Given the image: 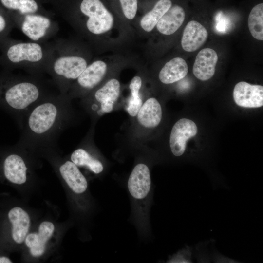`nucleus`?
Masks as SVG:
<instances>
[{"label": "nucleus", "instance_id": "7ed1b4c3", "mask_svg": "<svg viewBox=\"0 0 263 263\" xmlns=\"http://www.w3.org/2000/svg\"><path fill=\"white\" fill-rule=\"evenodd\" d=\"M0 213V243L21 244L29 232L30 217L19 206H12Z\"/></svg>", "mask_w": 263, "mask_h": 263}, {"label": "nucleus", "instance_id": "1a4fd4ad", "mask_svg": "<svg viewBox=\"0 0 263 263\" xmlns=\"http://www.w3.org/2000/svg\"><path fill=\"white\" fill-rule=\"evenodd\" d=\"M127 187L134 199L143 200L147 198L151 188L150 171L147 165L139 163L134 167L129 177Z\"/></svg>", "mask_w": 263, "mask_h": 263}, {"label": "nucleus", "instance_id": "b1692460", "mask_svg": "<svg viewBox=\"0 0 263 263\" xmlns=\"http://www.w3.org/2000/svg\"><path fill=\"white\" fill-rule=\"evenodd\" d=\"M2 4L7 8L18 10L21 14L35 13L38 5L35 0H0Z\"/></svg>", "mask_w": 263, "mask_h": 263}, {"label": "nucleus", "instance_id": "aec40b11", "mask_svg": "<svg viewBox=\"0 0 263 263\" xmlns=\"http://www.w3.org/2000/svg\"><path fill=\"white\" fill-rule=\"evenodd\" d=\"M70 160L77 167L86 168L96 174L101 173L103 170L102 163L83 147L75 150L70 156Z\"/></svg>", "mask_w": 263, "mask_h": 263}, {"label": "nucleus", "instance_id": "f03ea898", "mask_svg": "<svg viewBox=\"0 0 263 263\" xmlns=\"http://www.w3.org/2000/svg\"><path fill=\"white\" fill-rule=\"evenodd\" d=\"M29 150L19 146L4 153L0 158V179L15 185L27 182L32 174L31 156Z\"/></svg>", "mask_w": 263, "mask_h": 263}, {"label": "nucleus", "instance_id": "423d86ee", "mask_svg": "<svg viewBox=\"0 0 263 263\" xmlns=\"http://www.w3.org/2000/svg\"><path fill=\"white\" fill-rule=\"evenodd\" d=\"M56 150L45 153L43 155L54 163L61 178L69 188L76 194L85 192L88 188V182L78 167L71 160H61L56 154Z\"/></svg>", "mask_w": 263, "mask_h": 263}, {"label": "nucleus", "instance_id": "a211bd4d", "mask_svg": "<svg viewBox=\"0 0 263 263\" xmlns=\"http://www.w3.org/2000/svg\"><path fill=\"white\" fill-rule=\"evenodd\" d=\"M137 120L140 125L149 128L157 126L162 116L161 106L156 99H148L142 104L137 114Z\"/></svg>", "mask_w": 263, "mask_h": 263}, {"label": "nucleus", "instance_id": "5701e85b", "mask_svg": "<svg viewBox=\"0 0 263 263\" xmlns=\"http://www.w3.org/2000/svg\"><path fill=\"white\" fill-rule=\"evenodd\" d=\"M141 86L142 79L138 76H134L129 85L131 96L128 102L127 110L128 113L132 117L137 115L143 104L142 100L139 95V91Z\"/></svg>", "mask_w": 263, "mask_h": 263}, {"label": "nucleus", "instance_id": "2eb2a0df", "mask_svg": "<svg viewBox=\"0 0 263 263\" xmlns=\"http://www.w3.org/2000/svg\"><path fill=\"white\" fill-rule=\"evenodd\" d=\"M107 69L106 63L96 60L87 65L77 78L78 86L82 89L89 90L94 88L102 80Z\"/></svg>", "mask_w": 263, "mask_h": 263}, {"label": "nucleus", "instance_id": "6e6552de", "mask_svg": "<svg viewBox=\"0 0 263 263\" xmlns=\"http://www.w3.org/2000/svg\"><path fill=\"white\" fill-rule=\"evenodd\" d=\"M198 132L196 124L191 120L182 118L174 125L171 131L169 145L172 154L176 157L183 155L187 142Z\"/></svg>", "mask_w": 263, "mask_h": 263}, {"label": "nucleus", "instance_id": "412c9836", "mask_svg": "<svg viewBox=\"0 0 263 263\" xmlns=\"http://www.w3.org/2000/svg\"><path fill=\"white\" fill-rule=\"evenodd\" d=\"M170 0H160L151 10L146 13L141 19L140 24L143 30L151 31L163 15L171 6Z\"/></svg>", "mask_w": 263, "mask_h": 263}, {"label": "nucleus", "instance_id": "0eeeda50", "mask_svg": "<svg viewBox=\"0 0 263 263\" xmlns=\"http://www.w3.org/2000/svg\"><path fill=\"white\" fill-rule=\"evenodd\" d=\"M44 52L42 46L37 42H20L11 46L7 52V57L13 63L27 64L33 67L41 63Z\"/></svg>", "mask_w": 263, "mask_h": 263}, {"label": "nucleus", "instance_id": "39448f33", "mask_svg": "<svg viewBox=\"0 0 263 263\" xmlns=\"http://www.w3.org/2000/svg\"><path fill=\"white\" fill-rule=\"evenodd\" d=\"M80 9L88 17L86 24L90 33L100 35L112 28L113 17L100 0H83Z\"/></svg>", "mask_w": 263, "mask_h": 263}, {"label": "nucleus", "instance_id": "f257e3e1", "mask_svg": "<svg viewBox=\"0 0 263 263\" xmlns=\"http://www.w3.org/2000/svg\"><path fill=\"white\" fill-rule=\"evenodd\" d=\"M70 113L65 94H54L43 99L25 116L17 145L42 155L56 150L57 141L69 123Z\"/></svg>", "mask_w": 263, "mask_h": 263}, {"label": "nucleus", "instance_id": "4be33fe9", "mask_svg": "<svg viewBox=\"0 0 263 263\" xmlns=\"http://www.w3.org/2000/svg\"><path fill=\"white\" fill-rule=\"evenodd\" d=\"M248 26L254 38L263 40V3H259L252 9L248 16Z\"/></svg>", "mask_w": 263, "mask_h": 263}, {"label": "nucleus", "instance_id": "a878e982", "mask_svg": "<svg viewBox=\"0 0 263 263\" xmlns=\"http://www.w3.org/2000/svg\"><path fill=\"white\" fill-rule=\"evenodd\" d=\"M169 261L170 263H192L191 248L186 246L185 248L179 251Z\"/></svg>", "mask_w": 263, "mask_h": 263}, {"label": "nucleus", "instance_id": "ddd939ff", "mask_svg": "<svg viewBox=\"0 0 263 263\" xmlns=\"http://www.w3.org/2000/svg\"><path fill=\"white\" fill-rule=\"evenodd\" d=\"M208 32L206 28L196 20H191L186 25L181 39L183 49L192 52L199 49L207 41Z\"/></svg>", "mask_w": 263, "mask_h": 263}, {"label": "nucleus", "instance_id": "cd10ccee", "mask_svg": "<svg viewBox=\"0 0 263 263\" xmlns=\"http://www.w3.org/2000/svg\"><path fill=\"white\" fill-rule=\"evenodd\" d=\"M6 27V21L4 18L0 15V32H2Z\"/></svg>", "mask_w": 263, "mask_h": 263}, {"label": "nucleus", "instance_id": "9d476101", "mask_svg": "<svg viewBox=\"0 0 263 263\" xmlns=\"http://www.w3.org/2000/svg\"><path fill=\"white\" fill-rule=\"evenodd\" d=\"M55 230L53 223L44 221L39 224L37 231L28 234L24 243L32 257L38 258L44 254L47 244Z\"/></svg>", "mask_w": 263, "mask_h": 263}, {"label": "nucleus", "instance_id": "20e7f679", "mask_svg": "<svg viewBox=\"0 0 263 263\" xmlns=\"http://www.w3.org/2000/svg\"><path fill=\"white\" fill-rule=\"evenodd\" d=\"M87 66L83 57L75 56H63L56 58L52 64L47 68L60 91L65 94L69 82L77 79Z\"/></svg>", "mask_w": 263, "mask_h": 263}, {"label": "nucleus", "instance_id": "9b49d317", "mask_svg": "<svg viewBox=\"0 0 263 263\" xmlns=\"http://www.w3.org/2000/svg\"><path fill=\"white\" fill-rule=\"evenodd\" d=\"M233 96L234 102L240 107H261L263 105V86L240 82L234 88Z\"/></svg>", "mask_w": 263, "mask_h": 263}, {"label": "nucleus", "instance_id": "bb28decb", "mask_svg": "<svg viewBox=\"0 0 263 263\" xmlns=\"http://www.w3.org/2000/svg\"><path fill=\"white\" fill-rule=\"evenodd\" d=\"M1 253H0V263H11L13 262L9 257Z\"/></svg>", "mask_w": 263, "mask_h": 263}, {"label": "nucleus", "instance_id": "f3484780", "mask_svg": "<svg viewBox=\"0 0 263 263\" xmlns=\"http://www.w3.org/2000/svg\"><path fill=\"white\" fill-rule=\"evenodd\" d=\"M120 89L119 81L112 78L95 92L94 98L100 103L103 112L109 113L112 111L114 103L119 96Z\"/></svg>", "mask_w": 263, "mask_h": 263}, {"label": "nucleus", "instance_id": "f8f14e48", "mask_svg": "<svg viewBox=\"0 0 263 263\" xmlns=\"http://www.w3.org/2000/svg\"><path fill=\"white\" fill-rule=\"evenodd\" d=\"M218 60V55L213 49L206 48L201 50L193 64V75L201 81L210 79L214 75Z\"/></svg>", "mask_w": 263, "mask_h": 263}, {"label": "nucleus", "instance_id": "dca6fc26", "mask_svg": "<svg viewBox=\"0 0 263 263\" xmlns=\"http://www.w3.org/2000/svg\"><path fill=\"white\" fill-rule=\"evenodd\" d=\"M185 18V12L181 6L171 5L157 22L156 28L163 35L173 34L181 26Z\"/></svg>", "mask_w": 263, "mask_h": 263}, {"label": "nucleus", "instance_id": "6ab92c4d", "mask_svg": "<svg viewBox=\"0 0 263 263\" xmlns=\"http://www.w3.org/2000/svg\"><path fill=\"white\" fill-rule=\"evenodd\" d=\"M188 72L186 61L181 57H176L164 65L159 72V78L164 84H172L184 78Z\"/></svg>", "mask_w": 263, "mask_h": 263}, {"label": "nucleus", "instance_id": "4468645a", "mask_svg": "<svg viewBox=\"0 0 263 263\" xmlns=\"http://www.w3.org/2000/svg\"><path fill=\"white\" fill-rule=\"evenodd\" d=\"M51 26L49 18L34 13L25 15L21 23V29L31 40L37 41L46 36Z\"/></svg>", "mask_w": 263, "mask_h": 263}, {"label": "nucleus", "instance_id": "393cba45", "mask_svg": "<svg viewBox=\"0 0 263 263\" xmlns=\"http://www.w3.org/2000/svg\"><path fill=\"white\" fill-rule=\"evenodd\" d=\"M123 13L129 19H132L137 11V0H119Z\"/></svg>", "mask_w": 263, "mask_h": 263}]
</instances>
